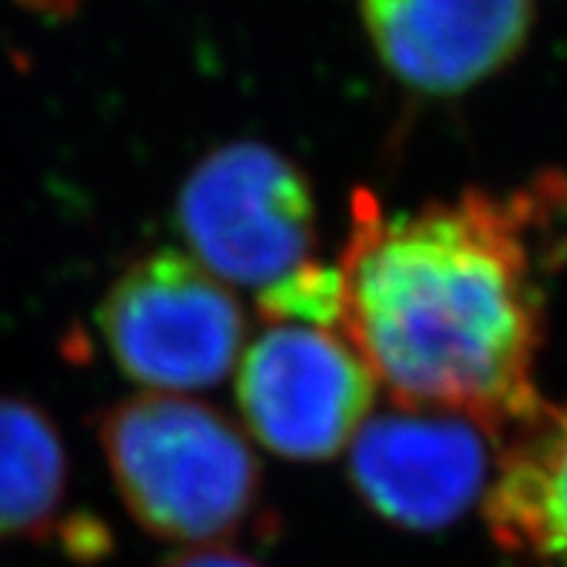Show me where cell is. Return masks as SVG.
Here are the masks:
<instances>
[{"label": "cell", "mask_w": 567, "mask_h": 567, "mask_svg": "<svg viewBox=\"0 0 567 567\" xmlns=\"http://www.w3.org/2000/svg\"><path fill=\"white\" fill-rule=\"evenodd\" d=\"M547 188H463L396 215L353 195L339 330L396 405L470 417L495 443L542 405Z\"/></svg>", "instance_id": "1"}, {"label": "cell", "mask_w": 567, "mask_h": 567, "mask_svg": "<svg viewBox=\"0 0 567 567\" xmlns=\"http://www.w3.org/2000/svg\"><path fill=\"white\" fill-rule=\"evenodd\" d=\"M99 443L122 504L151 536L212 547L264 527L258 455L209 403L179 394L127 396L99 417Z\"/></svg>", "instance_id": "2"}, {"label": "cell", "mask_w": 567, "mask_h": 567, "mask_svg": "<svg viewBox=\"0 0 567 567\" xmlns=\"http://www.w3.org/2000/svg\"><path fill=\"white\" fill-rule=\"evenodd\" d=\"M96 319L116 368L151 394H186L224 382L247 337L229 284L174 249H154L127 264L107 287Z\"/></svg>", "instance_id": "3"}, {"label": "cell", "mask_w": 567, "mask_h": 567, "mask_svg": "<svg viewBox=\"0 0 567 567\" xmlns=\"http://www.w3.org/2000/svg\"><path fill=\"white\" fill-rule=\"evenodd\" d=\"M177 226L192 258L212 276L264 290L313 261V183L272 145L229 142L188 172Z\"/></svg>", "instance_id": "4"}, {"label": "cell", "mask_w": 567, "mask_h": 567, "mask_svg": "<svg viewBox=\"0 0 567 567\" xmlns=\"http://www.w3.org/2000/svg\"><path fill=\"white\" fill-rule=\"evenodd\" d=\"M238 409L272 455L319 463L351 446L377 382L353 344L328 328L269 324L240 357Z\"/></svg>", "instance_id": "5"}, {"label": "cell", "mask_w": 567, "mask_h": 567, "mask_svg": "<svg viewBox=\"0 0 567 567\" xmlns=\"http://www.w3.org/2000/svg\"><path fill=\"white\" fill-rule=\"evenodd\" d=\"M495 437L449 411H380L351 443L348 475L373 513L400 530H446L484 501Z\"/></svg>", "instance_id": "6"}, {"label": "cell", "mask_w": 567, "mask_h": 567, "mask_svg": "<svg viewBox=\"0 0 567 567\" xmlns=\"http://www.w3.org/2000/svg\"><path fill=\"white\" fill-rule=\"evenodd\" d=\"M382 68L425 96H457L509 68L530 41L536 0H359Z\"/></svg>", "instance_id": "7"}, {"label": "cell", "mask_w": 567, "mask_h": 567, "mask_svg": "<svg viewBox=\"0 0 567 567\" xmlns=\"http://www.w3.org/2000/svg\"><path fill=\"white\" fill-rule=\"evenodd\" d=\"M484 518L513 559L567 567V405L542 400L501 437Z\"/></svg>", "instance_id": "8"}, {"label": "cell", "mask_w": 567, "mask_h": 567, "mask_svg": "<svg viewBox=\"0 0 567 567\" xmlns=\"http://www.w3.org/2000/svg\"><path fill=\"white\" fill-rule=\"evenodd\" d=\"M59 425L23 396L0 394V538H44L68 501Z\"/></svg>", "instance_id": "9"}, {"label": "cell", "mask_w": 567, "mask_h": 567, "mask_svg": "<svg viewBox=\"0 0 567 567\" xmlns=\"http://www.w3.org/2000/svg\"><path fill=\"white\" fill-rule=\"evenodd\" d=\"M258 310L269 324H310L339 330L342 324V276L337 267L305 264L290 276L258 290ZM342 333V330H339Z\"/></svg>", "instance_id": "10"}, {"label": "cell", "mask_w": 567, "mask_h": 567, "mask_svg": "<svg viewBox=\"0 0 567 567\" xmlns=\"http://www.w3.org/2000/svg\"><path fill=\"white\" fill-rule=\"evenodd\" d=\"M159 567H264L252 556L240 550H229L224 545L195 547V550H183L172 559H165Z\"/></svg>", "instance_id": "11"}]
</instances>
